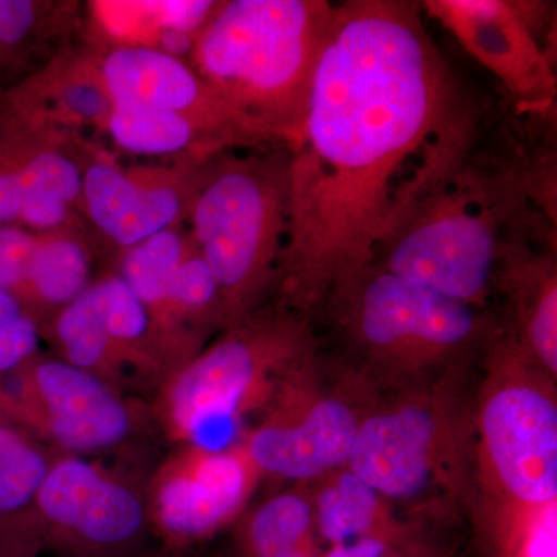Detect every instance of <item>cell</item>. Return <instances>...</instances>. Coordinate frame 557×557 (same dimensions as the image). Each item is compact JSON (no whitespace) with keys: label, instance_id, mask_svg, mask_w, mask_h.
<instances>
[{"label":"cell","instance_id":"cell-31","mask_svg":"<svg viewBox=\"0 0 557 557\" xmlns=\"http://www.w3.org/2000/svg\"><path fill=\"white\" fill-rule=\"evenodd\" d=\"M38 327L25 313L0 324V372L30 357L38 347Z\"/></svg>","mask_w":557,"mask_h":557},{"label":"cell","instance_id":"cell-30","mask_svg":"<svg viewBox=\"0 0 557 557\" xmlns=\"http://www.w3.org/2000/svg\"><path fill=\"white\" fill-rule=\"evenodd\" d=\"M39 237L21 226H0V288L11 293L27 288Z\"/></svg>","mask_w":557,"mask_h":557},{"label":"cell","instance_id":"cell-28","mask_svg":"<svg viewBox=\"0 0 557 557\" xmlns=\"http://www.w3.org/2000/svg\"><path fill=\"white\" fill-rule=\"evenodd\" d=\"M104 318L106 330L113 346H132L148 336L156 324L148 307L132 292L119 273L95 282Z\"/></svg>","mask_w":557,"mask_h":557},{"label":"cell","instance_id":"cell-23","mask_svg":"<svg viewBox=\"0 0 557 557\" xmlns=\"http://www.w3.org/2000/svg\"><path fill=\"white\" fill-rule=\"evenodd\" d=\"M318 544L311 497L288 493L258 509L248 528L251 557H276Z\"/></svg>","mask_w":557,"mask_h":557},{"label":"cell","instance_id":"cell-18","mask_svg":"<svg viewBox=\"0 0 557 557\" xmlns=\"http://www.w3.org/2000/svg\"><path fill=\"white\" fill-rule=\"evenodd\" d=\"M83 25L75 0H0V91L49 61Z\"/></svg>","mask_w":557,"mask_h":557},{"label":"cell","instance_id":"cell-29","mask_svg":"<svg viewBox=\"0 0 557 557\" xmlns=\"http://www.w3.org/2000/svg\"><path fill=\"white\" fill-rule=\"evenodd\" d=\"M49 474L46 461L36 450L20 445L0 457V512L27 504L39 493Z\"/></svg>","mask_w":557,"mask_h":557},{"label":"cell","instance_id":"cell-10","mask_svg":"<svg viewBox=\"0 0 557 557\" xmlns=\"http://www.w3.org/2000/svg\"><path fill=\"white\" fill-rule=\"evenodd\" d=\"M424 16L442 24L493 73L516 112H556L555 58L545 44L552 5L530 0H424Z\"/></svg>","mask_w":557,"mask_h":557},{"label":"cell","instance_id":"cell-20","mask_svg":"<svg viewBox=\"0 0 557 557\" xmlns=\"http://www.w3.org/2000/svg\"><path fill=\"white\" fill-rule=\"evenodd\" d=\"M101 132L123 152L164 161L208 159L233 149L185 116L161 110L112 106Z\"/></svg>","mask_w":557,"mask_h":557},{"label":"cell","instance_id":"cell-32","mask_svg":"<svg viewBox=\"0 0 557 557\" xmlns=\"http://www.w3.org/2000/svg\"><path fill=\"white\" fill-rule=\"evenodd\" d=\"M380 557H449L434 544H429L426 539L409 531L405 537L399 539L397 544L392 545L384 555Z\"/></svg>","mask_w":557,"mask_h":557},{"label":"cell","instance_id":"cell-33","mask_svg":"<svg viewBox=\"0 0 557 557\" xmlns=\"http://www.w3.org/2000/svg\"><path fill=\"white\" fill-rule=\"evenodd\" d=\"M24 313L17 296L9 289L0 288V324Z\"/></svg>","mask_w":557,"mask_h":557},{"label":"cell","instance_id":"cell-19","mask_svg":"<svg viewBox=\"0 0 557 557\" xmlns=\"http://www.w3.org/2000/svg\"><path fill=\"white\" fill-rule=\"evenodd\" d=\"M248 471L239 457L208 454L190 475H180L160 494L164 527L183 536L207 533L230 518L244 502Z\"/></svg>","mask_w":557,"mask_h":557},{"label":"cell","instance_id":"cell-26","mask_svg":"<svg viewBox=\"0 0 557 557\" xmlns=\"http://www.w3.org/2000/svg\"><path fill=\"white\" fill-rule=\"evenodd\" d=\"M168 309L170 321L214 317L225 322L218 281L194 245L172 276Z\"/></svg>","mask_w":557,"mask_h":557},{"label":"cell","instance_id":"cell-35","mask_svg":"<svg viewBox=\"0 0 557 557\" xmlns=\"http://www.w3.org/2000/svg\"><path fill=\"white\" fill-rule=\"evenodd\" d=\"M22 445L20 440L14 437L10 432L3 431L0 429V457L3 454L10 453L11 449L17 448V446Z\"/></svg>","mask_w":557,"mask_h":557},{"label":"cell","instance_id":"cell-7","mask_svg":"<svg viewBox=\"0 0 557 557\" xmlns=\"http://www.w3.org/2000/svg\"><path fill=\"white\" fill-rule=\"evenodd\" d=\"M460 372L366 410L346 469L387 504L472 493L474 418L456 386Z\"/></svg>","mask_w":557,"mask_h":557},{"label":"cell","instance_id":"cell-2","mask_svg":"<svg viewBox=\"0 0 557 557\" xmlns=\"http://www.w3.org/2000/svg\"><path fill=\"white\" fill-rule=\"evenodd\" d=\"M474 418V485L490 557H556L555 376L504 329L487 344Z\"/></svg>","mask_w":557,"mask_h":557},{"label":"cell","instance_id":"cell-9","mask_svg":"<svg viewBox=\"0 0 557 557\" xmlns=\"http://www.w3.org/2000/svg\"><path fill=\"white\" fill-rule=\"evenodd\" d=\"M319 354L287 383L278 420L249 440L252 463L292 480L324 479L346 468L370 403L362 380L329 384Z\"/></svg>","mask_w":557,"mask_h":557},{"label":"cell","instance_id":"cell-22","mask_svg":"<svg viewBox=\"0 0 557 557\" xmlns=\"http://www.w3.org/2000/svg\"><path fill=\"white\" fill-rule=\"evenodd\" d=\"M193 240L185 226L161 231L137 247L121 252L119 274L143 300L153 321L170 324V285Z\"/></svg>","mask_w":557,"mask_h":557},{"label":"cell","instance_id":"cell-27","mask_svg":"<svg viewBox=\"0 0 557 557\" xmlns=\"http://www.w3.org/2000/svg\"><path fill=\"white\" fill-rule=\"evenodd\" d=\"M101 475L81 460L62 461L49 471L38 493L40 509L53 522L73 528Z\"/></svg>","mask_w":557,"mask_h":557},{"label":"cell","instance_id":"cell-17","mask_svg":"<svg viewBox=\"0 0 557 557\" xmlns=\"http://www.w3.org/2000/svg\"><path fill=\"white\" fill-rule=\"evenodd\" d=\"M36 379L49 406L51 431L65 448H106L126 435V409L89 370L49 361L39 366Z\"/></svg>","mask_w":557,"mask_h":557},{"label":"cell","instance_id":"cell-21","mask_svg":"<svg viewBox=\"0 0 557 557\" xmlns=\"http://www.w3.org/2000/svg\"><path fill=\"white\" fill-rule=\"evenodd\" d=\"M91 236L89 228L39 237L27 288L40 302L61 311L90 287Z\"/></svg>","mask_w":557,"mask_h":557},{"label":"cell","instance_id":"cell-3","mask_svg":"<svg viewBox=\"0 0 557 557\" xmlns=\"http://www.w3.org/2000/svg\"><path fill=\"white\" fill-rule=\"evenodd\" d=\"M335 5L327 0H226L189 64L258 146L298 141Z\"/></svg>","mask_w":557,"mask_h":557},{"label":"cell","instance_id":"cell-11","mask_svg":"<svg viewBox=\"0 0 557 557\" xmlns=\"http://www.w3.org/2000/svg\"><path fill=\"white\" fill-rule=\"evenodd\" d=\"M211 159L123 164L89 145L81 214L98 242L121 255L161 231L186 225Z\"/></svg>","mask_w":557,"mask_h":557},{"label":"cell","instance_id":"cell-5","mask_svg":"<svg viewBox=\"0 0 557 557\" xmlns=\"http://www.w3.org/2000/svg\"><path fill=\"white\" fill-rule=\"evenodd\" d=\"M544 220L471 152L383 242L372 267L490 310L505 240Z\"/></svg>","mask_w":557,"mask_h":557},{"label":"cell","instance_id":"cell-1","mask_svg":"<svg viewBox=\"0 0 557 557\" xmlns=\"http://www.w3.org/2000/svg\"><path fill=\"white\" fill-rule=\"evenodd\" d=\"M482 115L429 35L420 2L333 10L306 119L289 149L278 304L317 321L383 242L465 163Z\"/></svg>","mask_w":557,"mask_h":557},{"label":"cell","instance_id":"cell-8","mask_svg":"<svg viewBox=\"0 0 557 557\" xmlns=\"http://www.w3.org/2000/svg\"><path fill=\"white\" fill-rule=\"evenodd\" d=\"M228 329L190 362L172 392L180 429L208 454L225 453L233 443L263 380L293 375L318 355L313 321L287 307L256 310Z\"/></svg>","mask_w":557,"mask_h":557},{"label":"cell","instance_id":"cell-14","mask_svg":"<svg viewBox=\"0 0 557 557\" xmlns=\"http://www.w3.org/2000/svg\"><path fill=\"white\" fill-rule=\"evenodd\" d=\"M557 230L512 231L498 259L502 329L549 375L557 376Z\"/></svg>","mask_w":557,"mask_h":557},{"label":"cell","instance_id":"cell-6","mask_svg":"<svg viewBox=\"0 0 557 557\" xmlns=\"http://www.w3.org/2000/svg\"><path fill=\"white\" fill-rule=\"evenodd\" d=\"M289 225L287 146L228 149L212 157L186 228L222 295L226 327L276 288Z\"/></svg>","mask_w":557,"mask_h":557},{"label":"cell","instance_id":"cell-24","mask_svg":"<svg viewBox=\"0 0 557 557\" xmlns=\"http://www.w3.org/2000/svg\"><path fill=\"white\" fill-rule=\"evenodd\" d=\"M57 335L69 364L78 369L97 368L115 347L106 330L95 282L79 298L60 311Z\"/></svg>","mask_w":557,"mask_h":557},{"label":"cell","instance_id":"cell-25","mask_svg":"<svg viewBox=\"0 0 557 557\" xmlns=\"http://www.w3.org/2000/svg\"><path fill=\"white\" fill-rule=\"evenodd\" d=\"M143 508L127 487L102 479L73 530L97 544H116L137 534Z\"/></svg>","mask_w":557,"mask_h":557},{"label":"cell","instance_id":"cell-16","mask_svg":"<svg viewBox=\"0 0 557 557\" xmlns=\"http://www.w3.org/2000/svg\"><path fill=\"white\" fill-rule=\"evenodd\" d=\"M322 480L311 502L324 557H380L409 533L392 520L387 502L346 468Z\"/></svg>","mask_w":557,"mask_h":557},{"label":"cell","instance_id":"cell-12","mask_svg":"<svg viewBox=\"0 0 557 557\" xmlns=\"http://www.w3.org/2000/svg\"><path fill=\"white\" fill-rule=\"evenodd\" d=\"M97 53L112 106L177 113L228 148H259L189 61L149 47Z\"/></svg>","mask_w":557,"mask_h":557},{"label":"cell","instance_id":"cell-13","mask_svg":"<svg viewBox=\"0 0 557 557\" xmlns=\"http://www.w3.org/2000/svg\"><path fill=\"white\" fill-rule=\"evenodd\" d=\"M89 145L32 119L0 91V226H17L25 205L42 197L79 208Z\"/></svg>","mask_w":557,"mask_h":557},{"label":"cell","instance_id":"cell-34","mask_svg":"<svg viewBox=\"0 0 557 557\" xmlns=\"http://www.w3.org/2000/svg\"><path fill=\"white\" fill-rule=\"evenodd\" d=\"M276 557H324L322 549L319 544L307 545V547H300L292 549V552L284 553V555Z\"/></svg>","mask_w":557,"mask_h":557},{"label":"cell","instance_id":"cell-4","mask_svg":"<svg viewBox=\"0 0 557 557\" xmlns=\"http://www.w3.org/2000/svg\"><path fill=\"white\" fill-rule=\"evenodd\" d=\"M335 333L362 381L410 388L460 372L500 330L491 310L369 267L336 289L317 321ZM314 321V324H317Z\"/></svg>","mask_w":557,"mask_h":557},{"label":"cell","instance_id":"cell-15","mask_svg":"<svg viewBox=\"0 0 557 557\" xmlns=\"http://www.w3.org/2000/svg\"><path fill=\"white\" fill-rule=\"evenodd\" d=\"M2 94L32 119L73 135L102 131L112 110L97 51L72 44Z\"/></svg>","mask_w":557,"mask_h":557}]
</instances>
